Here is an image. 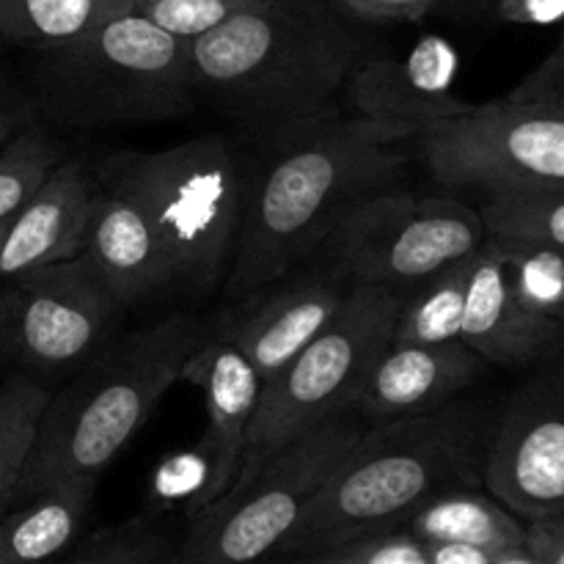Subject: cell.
<instances>
[{"instance_id":"cell-1","label":"cell","mask_w":564,"mask_h":564,"mask_svg":"<svg viewBox=\"0 0 564 564\" xmlns=\"http://www.w3.org/2000/svg\"><path fill=\"white\" fill-rule=\"evenodd\" d=\"M416 132L330 108L257 138L226 301L279 281L312 259L356 204L397 187L416 158Z\"/></svg>"},{"instance_id":"cell-11","label":"cell","mask_w":564,"mask_h":564,"mask_svg":"<svg viewBox=\"0 0 564 564\" xmlns=\"http://www.w3.org/2000/svg\"><path fill=\"white\" fill-rule=\"evenodd\" d=\"M9 292L11 356L47 386L91 361L127 312L86 257L28 270Z\"/></svg>"},{"instance_id":"cell-42","label":"cell","mask_w":564,"mask_h":564,"mask_svg":"<svg viewBox=\"0 0 564 564\" xmlns=\"http://www.w3.org/2000/svg\"><path fill=\"white\" fill-rule=\"evenodd\" d=\"M259 564H279V562H259Z\"/></svg>"},{"instance_id":"cell-36","label":"cell","mask_w":564,"mask_h":564,"mask_svg":"<svg viewBox=\"0 0 564 564\" xmlns=\"http://www.w3.org/2000/svg\"><path fill=\"white\" fill-rule=\"evenodd\" d=\"M532 80H551V77H564V22H562V36L556 42V47L551 50L543 58V64L532 72Z\"/></svg>"},{"instance_id":"cell-20","label":"cell","mask_w":564,"mask_h":564,"mask_svg":"<svg viewBox=\"0 0 564 564\" xmlns=\"http://www.w3.org/2000/svg\"><path fill=\"white\" fill-rule=\"evenodd\" d=\"M99 477L75 474L22 499L20 510L0 516V564H47L64 554L86 527Z\"/></svg>"},{"instance_id":"cell-15","label":"cell","mask_w":564,"mask_h":564,"mask_svg":"<svg viewBox=\"0 0 564 564\" xmlns=\"http://www.w3.org/2000/svg\"><path fill=\"white\" fill-rule=\"evenodd\" d=\"M460 341L496 367H529L564 341L562 319L534 312L518 295L501 246L490 235L474 257Z\"/></svg>"},{"instance_id":"cell-4","label":"cell","mask_w":564,"mask_h":564,"mask_svg":"<svg viewBox=\"0 0 564 564\" xmlns=\"http://www.w3.org/2000/svg\"><path fill=\"white\" fill-rule=\"evenodd\" d=\"M207 325L196 312L165 314L132 334L113 336L66 378L44 405L14 501L75 474L102 477L182 380Z\"/></svg>"},{"instance_id":"cell-9","label":"cell","mask_w":564,"mask_h":564,"mask_svg":"<svg viewBox=\"0 0 564 564\" xmlns=\"http://www.w3.org/2000/svg\"><path fill=\"white\" fill-rule=\"evenodd\" d=\"M488 240L479 209L446 196L419 198L391 187L364 198L339 220L312 259L339 270L350 284L405 295Z\"/></svg>"},{"instance_id":"cell-3","label":"cell","mask_w":564,"mask_h":564,"mask_svg":"<svg viewBox=\"0 0 564 564\" xmlns=\"http://www.w3.org/2000/svg\"><path fill=\"white\" fill-rule=\"evenodd\" d=\"M479 413L468 405L369 424L330 468L275 556H312L400 529L419 507L449 490L482 485L488 452Z\"/></svg>"},{"instance_id":"cell-8","label":"cell","mask_w":564,"mask_h":564,"mask_svg":"<svg viewBox=\"0 0 564 564\" xmlns=\"http://www.w3.org/2000/svg\"><path fill=\"white\" fill-rule=\"evenodd\" d=\"M361 433L350 411L281 446L191 518L174 564L268 562Z\"/></svg>"},{"instance_id":"cell-27","label":"cell","mask_w":564,"mask_h":564,"mask_svg":"<svg viewBox=\"0 0 564 564\" xmlns=\"http://www.w3.org/2000/svg\"><path fill=\"white\" fill-rule=\"evenodd\" d=\"M64 158V147L47 130L36 124L22 127L0 149V220L14 218Z\"/></svg>"},{"instance_id":"cell-40","label":"cell","mask_w":564,"mask_h":564,"mask_svg":"<svg viewBox=\"0 0 564 564\" xmlns=\"http://www.w3.org/2000/svg\"><path fill=\"white\" fill-rule=\"evenodd\" d=\"M490 3H494V0H468V6H471L474 11H482V14Z\"/></svg>"},{"instance_id":"cell-23","label":"cell","mask_w":564,"mask_h":564,"mask_svg":"<svg viewBox=\"0 0 564 564\" xmlns=\"http://www.w3.org/2000/svg\"><path fill=\"white\" fill-rule=\"evenodd\" d=\"M474 257L460 259L433 279L422 281L402 295L397 314L394 339L411 345H438L457 341L463 328V308H466L468 279H471Z\"/></svg>"},{"instance_id":"cell-39","label":"cell","mask_w":564,"mask_h":564,"mask_svg":"<svg viewBox=\"0 0 564 564\" xmlns=\"http://www.w3.org/2000/svg\"><path fill=\"white\" fill-rule=\"evenodd\" d=\"M490 564H540L538 554H534L532 549L527 545H521V549H512V551H505V554L496 556Z\"/></svg>"},{"instance_id":"cell-37","label":"cell","mask_w":564,"mask_h":564,"mask_svg":"<svg viewBox=\"0 0 564 564\" xmlns=\"http://www.w3.org/2000/svg\"><path fill=\"white\" fill-rule=\"evenodd\" d=\"M279 564H364L352 554L350 549H334V551H323V554H312V556H292L290 562H279Z\"/></svg>"},{"instance_id":"cell-19","label":"cell","mask_w":564,"mask_h":564,"mask_svg":"<svg viewBox=\"0 0 564 564\" xmlns=\"http://www.w3.org/2000/svg\"><path fill=\"white\" fill-rule=\"evenodd\" d=\"M80 257H86L124 308L174 290V273L147 215L124 196L102 187L94 198Z\"/></svg>"},{"instance_id":"cell-16","label":"cell","mask_w":564,"mask_h":564,"mask_svg":"<svg viewBox=\"0 0 564 564\" xmlns=\"http://www.w3.org/2000/svg\"><path fill=\"white\" fill-rule=\"evenodd\" d=\"M457 55L444 39L427 36L408 55L380 53L378 47L358 66L345 99L350 113L419 127L463 113L471 102L452 94Z\"/></svg>"},{"instance_id":"cell-14","label":"cell","mask_w":564,"mask_h":564,"mask_svg":"<svg viewBox=\"0 0 564 564\" xmlns=\"http://www.w3.org/2000/svg\"><path fill=\"white\" fill-rule=\"evenodd\" d=\"M182 380L204 391L207 427L196 449L207 460L209 505H213L240 474L248 430L262 397V378L215 317L187 358Z\"/></svg>"},{"instance_id":"cell-26","label":"cell","mask_w":564,"mask_h":564,"mask_svg":"<svg viewBox=\"0 0 564 564\" xmlns=\"http://www.w3.org/2000/svg\"><path fill=\"white\" fill-rule=\"evenodd\" d=\"M180 540L165 523L138 516L97 529L64 564H174Z\"/></svg>"},{"instance_id":"cell-25","label":"cell","mask_w":564,"mask_h":564,"mask_svg":"<svg viewBox=\"0 0 564 564\" xmlns=\"http://www.w3.org/2000/svg\"><path fill=\"white\" fill-rule=\"evenodd\" d=\"M479 215L490 237L540 242L564 251V191L485 193Z\"/></svg>"},{"instance_id":"cell-7","label":"cell","mask_w":564,"mask_h":564,"mask_svg":"<svg viewBox=\"0 0 564 564\" xmlns=\"http://www.w3.org/2000/svg\"><path fill=\"white\" fill-rule=\"evenodd\" d=\"M400 303L402 295L383 286L352 284L325 328L262 386L237 479L251 477L297 435L356 408L369 369L394 339Z\"/></svg>"},{"instance_id":"cell-38","label":"cell","mask_w":564,"mask_h":564,"mask_svg":"<svg viewBox=\"0 0 564 564\" xmlns=\"http://www.w3.org/2000/svg\"><path fill=\"white\" fill-rule=\"evenodd\" d=\"M11 352V292H0V356Z\"/></svg>"},{"instance_id":"cell-10","label":"cell","mask_w":564,"mask_h":564,"mask_svg":"<svg viewBox=\"0 0 564 564\" xmlns=\"http://www.w3.org/2000/svg\"><path fill=\"white\" fill-rule=\"evenodd\" d=\"M416 154L452 191H564V116L510 97L468 105L419 127Z\"/></svg>"},{"instance_id":"cell-5","label":"cell","mask_w":564,"mask_h":564,"mask_svg":"<svg viewBox=\"0 0 564 564\" xmlns=\"http://www.w3.org/2000/svg\"><path fill=\"white\" fill-rule=\"evenodd\" d=\"M94 180L147 215L174 290L202 297L224 284L251 180V154L240 143L202 135L154 152H116L94 169Z\"/></svg>"},{"instance_id":"cell-28","label":"cell","mask_w":564,"mask_h":564,"mask_svg":"<svg viewBox=\"0 0 564 564\" xmlns=\"http://www.w3.org/2000/svg\"><path fill=\"white\" fill-rule=\"evenodd\" d=\"M494 240L501 246L510 279L523 303L545 317L564 323V251L540 242L501 240V237Z\"/></svg>"},{"instance_id":"cell-35","label":"cell","mask_w":564,"mask_h":564,"mask_svg":"<svg viewBox=\"0 0 564 564\" xmlns=\"http://www.w3.org/2000/svg\"><path fill=\"white\" fill-rule=\"evenodd\" d=\"M25 127V116H22V105L17 99L14 88L6 80L3 72H0V149L17 135V132Z\"/></svg>"},{"instance_id":"cell-13","label":"cell","mask_w":564,"mask_h":564,"mask_svg":"<svg viewBox=\"0 0 564 564\" xmlns=\"http://www.w3.org/2000/svg\"><path fill=\"white\" fill-rule=\"evenodd\" d=\"M350 281L319 259H306L264 290L229 303L218 323L253 364L262 386L279 375L345 303Z\"/></svg>"},{"instance_id":"cell-12","label":"cell","mask_w":564,"mask_h":564,"mask_svg":"<svg viewBox=\"0 0 564 564\" xmlns=\"http://www.w3.org/2000/svg\"><path fill=\"white\" fill-rule=\"evenodd\" d=\"M485 452L482 485L527 523L564 516V341L538 361Z\"/></svg>"},{"instance_id":"cell-29","label":"cell","mask_w":564,"mask_h":564,"mask_svg":"<svg viewBox=\"0 0 564 564\" xmlns=\"http://www.w3.org/2000/svg\"><path fill=\"white\" fill-rule=\"evenodd\" d=\"M262 3L264 0H132L130 11L147 17L171 36L193 42L240 11Z\"/></svg>"},{"instance_id":"cell-41","label":"cell","mask_w":564,"mask_h":564,"mask_svg":"<svg viewBox=\"0 0 564 564\" xmlns=\"http://www.w3.org/2000/svg\"><path fill=\"white\" fill-rule=\"evenodd\" d=\"M6 229H9V220H0V246H3V237H6Z\"/></svg>"},{"instance_id":"cell-24","label":"cell","mask_w":564,"mask_h":564,"mask_svg":"<svg viewBox=\"0 0 564 564\" xmlns=\"http://www.w3.org/2000/svg\"><path fill=\"white\" fill-rule=\"evenodd\" d=\"M50 394L53 389L31 375H14L9 383L0 386V516L14 501L17 482L31 455Z\"/></svg>"},{"instance_id":"cell-18","label":"cell","mask_w":564,"mask_h":564,"mask_svg":"<svg viewBox=\"0 0 564 564\" xmlns=\"http://www.w3.org/2000/svg\"><path fill=\"white\" fill-rule=\"evenodd\" d=\"M99 185L83 158H64L9 220L0 246V281L83 253Z\"/></svg>"},{"instance_id":"cell-17","label":"cell","mask_w":564,"mask_h":564,"mask_svg":"<svg viewBox=\"0 0 564 564\" xmlns=\"http://www.w3.org/2000/svg\"><path fill=\"white\" fill-rule=\"evenodd\" d=\"M485 361L466 341H391L378 356L352 411L369 424L424 416L449 405L482 375Z\"/></svg>"},{"instance_id":"cell-2","label":"cell","mask_w":564,"mask_h":564,"mask_svg":"<svg viewBox=\"0 0 564 564\" xmlns=\"http://www.w3.org/2000/svg\"><path fill=\"white\" fill-rule=\"evenodd\" d=\"M378 47L328 0H264L191 42L198 102L251 141L336 108Z\"/></svg>"},{"instance_id":"cell-31","label":"cell","mask_w":564,"mask_h":564,"mask_svg":"<svg viewBox=\"0 0 564 564\" xmlns=\"http://www.w3.org/2000/svg\"><path fill=\"white\" fill-rule=\"evenodd\" d=\"M485 14L507 25H562L564 0H494Z\"/></svg>"},{"instance_id":"cell-21","label":"cell","mask_w":564,"mask_h":564,"mask_svg":"<svg viewBox=\"0 0 564 564\" xmlns=\"http://www.w3.org/2000/svg\"><path fill=\"white\" fill-rule=\"evenodd\" d=\"M400 529L411 532L419 543L471 545L485 551H512L527 545L529 523L507 510L494 496L477 488L449 490L419 507Z\"/></svg>"},{"instance_id":"cell-6","label":"cell","mask_w":564,"mask_h":564,"mask_svg":"<svg viewBox=\"0 0 564 564\" xmlns=\"http://www.w3.org/2000/svg\"><path fill=\"white\" fill-rule=\"evenodd\" d=\"M39 58L36 102L66 130L152 124L198 108L191 42L132 11L108 17L69 44L39 50Z\"/></svg>"},{"instance_id":"cell-22","label":"cell","mask_w":564,"mask_h":564,"mask_svg":"<svg viewBox=\"0 0 564 564\" xmlns=\"http://www.w3.org/2000/svg\"><path fill=\"white\" fill-rule=\"evenodd\" d=\"M130 9L132 0H0V42L53 50Z\"/></svg>"},{"instance_id":"cell-33","label":"cell","mask_w":564,"mask_h":564,"mask_svg":"<svg viewBox=\"0 0 564 564\" xmlns=\"http://www.w3.org/2000/svg\"><path fill=\"white\" fill-rule=\"evenodd\" d=\"M510 99L538 105V108L564 116V77H551V80H532V77H523V80L510 91Z\"/></svg>"},{"instance_id":"cell-30","label":"cell","mask_w":564,"mask_h":564,"mask_svg":"<svg viewBox=\"0 0 564 564\" xmlns=\"http://www.w3.org/2000/svg\"><path fill=\"white\" fill-rule=\"evenodd\" d=\"M328 3L361 25H375V22H422L441 0H328Z\"/></svg>"},{"instance_id":"cell-32","label":"cell","mask_w":564,"mask_h":564,"mask_svg":"<svg viewBox=\"0 0 564 564\" xmlns=\"http://www.w3.org/2000/svg\"><path fill=\"white\" fill-rule=\"evenodd\" d=\"M527 543L540 564H564V516L529 523Z\"/></svg>"},{"instance_id":"cell-34","label":"cell","mask_w":564,"mask_h":564,"mask_svg":"<svg viewBox=\"0 0 564 564\" xmlns=\"http://www.w3.org/2000/svg\"><path fill=\"white\" fill-rule=\"evenodd\" d=\"M427 549L430 564H490L496 560V551L471 549V545L452 543H422ZM505 554V551H501Z\"/></svg>"}]
</instances>
